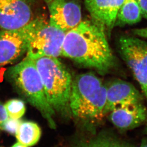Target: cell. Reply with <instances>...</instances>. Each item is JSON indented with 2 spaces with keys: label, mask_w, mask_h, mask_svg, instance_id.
I'll return each mask as SVG.
<instances>
[{
  "label": "cell",
  "mask_w": 147,
  "mask_h": 147,
  "mask_svg": "<svg viewBox=\"0 0 147 147\" xmlns=\"http://www.w3.org/2000/svg\"><path fill=\"white\" fill-rule=\"evenodd\" d=\"M42 21L37 18L18 29L0 31V67L11 64L26 52L30 39Z\"/></svg>",
  "instance_id": "8992f818"
},
{
  "label": "cell",
  "mask_w": 147,
  "mask_h": 147,
  "mask_svg": "<svg viewBox=\"0 0 147 147\" xmlns=\"http://www.w3.org/2000/svg\"><path fill=\"white\" fill-rule=\"evenodd\" d=\"M140 147H147V138H144L142 140Z\"/></svg>",
  "instance_id": "44dd1931"
},
{
  "label": "cell",
  "mask_w": 147,
  "mask_h": 147,
  "mask_svg": "<svg viewBox=\"0 0 147 147\" xmlns=\"http://www.w3.org/2000/svg\"><path fill=\"white\" fill-rule=\"evenodd\" d=\"M50 24L65 33L82 21L80 5L74 0H54L48 3Z\"/></svg>",
  "instance_id": "9c48e42d"
},
{
  "label": "cell",
  "mask_w": 147,
  "mask_h": 147,
  "mask_svg": "<svg viewBox=\"0 0 147 147\" xmlns=\"http://www.w3.org/2000/svg\"><path fill=\"white\" fill-rule=\"evenodd\" d=\"M137 3L140 11L142 16L147 20V0H135Z\"/></svg>",
  "instance_id": "d6986e66"
},
{
  "label": "cell",
  "mask_w": 147,
  "mask_h": 147,
  "mask_svg": "<svg viewBox=\"0 0 147 147\" xmlns=\"http://www.w3.org/2000/svg\"><path fill=\"white\" fill-rule=\"evenodd\" d=\"M9 117L4 105L0 102V129Z\"/></svg>",
  "instance_id": "ac0fdd59"
},
{
  "label": "cell",
  "mask_w": 147,
  "mask_h": 147,
  "mask_svg": "<svg viewBox=\"0 0 147 147\" xmlns=\"http://www.w3.org/2000/svg\"><path fill=\"white\" fill-rule=\"evenodd\" d=\"M65 33L42 20L29 42L26 57L36 60L61 55Z\"/></svg>",
  "instance_id": "52a82bcc"
},
{
  "label": "cell",
  "mask_w": 147,
  "mask_h": 147,
  "mask_svg": "<svg viewBox=\"0 0 147 147\" xmlns=\"http://www.w3.org/2000/svg\"><path fill=\"white\" fill-rule=\"evenodd\" d=\"M33 60L50 105L55 111L68 114L71 112L69 98L73 81L71 74L55 57H43Z\"/></svg>",
  "instance_id": "3957f363"
},
{
  "label": "cell",
  "mask_w": 147,
  "mask_h": 147,
  "mask_svg": "<svg viewBox=\"0 0 147 147\" xmlns=\"http://www.w3.org/2000/svg\"><path fill=\"white\" fill-rule=\"evenodd\" d=\"M109 114L110 121L121 130L135 129L145 122L147 117V110L142 102L127 104Z\"/></svg>",
  "instance_id": "7c38bea8"
},
{
  "label": "cell",
  "mask_w": 147,
  "mask_h": 147,
  "mask_svg": "<svg viewBox=\"0 0 147 147\" xmlns=\"http://www.w3.org/2000/svg\"><path fill=\"white\" fill-rule=\"evenodd\" d=\"M61 55L101 75L108 73L116 65L106 34L92 20L82 21L65 33Z\"/></svg>",
  "instance_id": "6da1fadb"
},
{
  "label": "cell",
  "mask_w": 147,
  "mask_h": 147,
  "mask_svg": "<svg viewBox=\"0 0 147 147\" xmlns=\"http://www.w3.org/2000/svg\"><path fill=\"white\" fill-rule=\"evenodd\" d=\"M79 147H134L115 135L104 133Z\"/></svg>",
  "instance_id": "9a60e30c"
},
{
  "label": "cell",
  "mask_w": 147,
  "mask_h": 147,
  "mask_svg": "<svg viewBox=\"0 0 147 147\" xmlns=\"http://www.w3.org/2000/svg\"><path fill=\"white\" fill-rule=\"evenodd\" d=\"M4 105L9 117L11 119H20L26 112L24 102L20 99H11Z\"/></svg>",
  "instance_id": "2e32d148"
},
{
  "label": "cell",
  "mask_w": 147,
  "mask_h": 147,
  "mask_svg": "<svg viewBox=\"0 0 147 147\" xmlns=\"http://www.w3.org/2000/svg\"><path fill=\"white\" fill-rule=\"evenodd\" d=\"M21 122L19 119H13L9 117L4 122L1 129L8 132L11 134H16Z\"/></svg>",
  "instance_id": "e0dca14e"
},
{
  "label": "cell",
  "mask_w": 147,
  "mask_h": 147,
  "mask_svg": "<svg viewBox=\"0 0 147 147\" xmlns=\"http://www.w3.org/2000/svg\"><path fill=\"white\" fill-rule=\"evenodd\" d=\"M124 0H85L91 20L110 36L115 27L117 12Z\"/></svg>",
  "instance_id": "30bf717a"
},
{
  "label": "cell",
  "mask_w": 147,
  "mask_h": 147,
  "mask_svg": "<svg viewBox=\"0 0 147 147\" xmlns=\"http://www.w3.org/2000/svg\"><path fill=\"white\" fill-rule=\"evenodd\" d=\"M30 0H0V29L16 30L33 20Z\"/></svg>",
  "instance_id": "ba28073f"
},
{
  "label": "cell",
  "mask_w": 147,
  "mask_h": 147,
  "mask_svg": "<svg viewBox=\"0 0 147 147\" xmlns=\"http://www.w3.org/2000/svg\"><path fill=\"white\" fill-rule=\"evenodd\" d=\"M146 131L147 132V127H146Z\"/></svg>",
  "instance_id": "cb8c5ba5"
},
{
  "label": "cell",
  "mask_w": 147,
  "mask_h": 147,
  "mask_svg": "<svg viewBox=\"0 0 147 147\" xmlns=\"http://www.w3.org/2000/svg\"><path fill=\"white\" fill-rule=\"evenodd\" d=\"M19 142L26 147L36 145L41 136L40 127L31 121L21 122L16 133Z\"/></svg>",
  "instance_id": "5bb4252c"
},
{
  "label": "cell",
  "mask_w": 147,
  "mask_h": 147,
  "mask_svg": "<svg viewBox=\"0 0 147 147\" xmlns=\"http://www.w3.org/2000/svg\"><path fill=\"white\" fill-rule=\"evenodd\" d=\"M107 91L106 86L92 73L80 74L73 79L69 107L75 117L88 124L98 123L104 113Z\"/></svg>",
  "instance_id": "7a4b0ae2"
},
{
  "label": "cell",
  "mask_w": 147,
  "mask_h": 147,
  "mask_svg": "<svg viewBox=\"0 0 147 147\" xmlns=\"http://www.w3.org/2000/svg\"><path fill=\"white\" fill-rule=\"evenodd\" d=\"M106 101L104 113L106 115L114 109L127 104L142 102V96L134 86L124 81L116 79L105 85Z\"/></svg>",
  "instance_id": "8fae6325"
},
{
  "label": "cell",
  "mask_w": 147,
  "mask_h": 147,
  "mask_svg": "<svg viewBox=\"0 0 147 147\" xmlns=\"http://www.w3.org/2000/svg\"><path fill=\"white\" fill-rule=\"evenodd\" d=\"M11 147H27L26 146H25L24 145L22 144L20 142H17V143L14 144Z\"/></svg>",
  "instance_id": "7402d4cb"
},
{
  "label": "cell",
  "mask_w": 147,
  "mask_h": 147,
  "mask_svg": "<svg viewBox=\"0 0 147 147\" xmlns=\"http://www.w3.org/2000/svg\"><path fill=\"white\" fill-rule=\"evenodd\" d=\"M142 17L140 8L135 0H124L117 12L115 27L139 23Z\"/></svg>",
  "instance_id": "4fadbf2b"
},
{
  "label": "cell",
  "mask_w": 147,
  "mask_h": 147,
  "mask_svg": "<svg viewBox=\"0 0 147 147\" xmlns=\"http://www.w3.org/2000/svg\"><path fill=\"white\" fill-rule=\"evenodd\" d=\"M44 1H45L47 3H48L51 2V1H54V0H44Z\"/></svg>",
  "instance_id": "603a6c76"
},
{
  "label": "cell",
  "mask_w": 147,
  "mask_h": 147,
  "mask_svg": "<svg viewBox=\"0 0 147 147\" xmlns=\"http://www.w3.org/2000/svg\"><path fill=\"white\" fill-rule=\"evenodd\" d=\"M119 53L131 70L147 101V42L134 37L122 36L117 42Z\"/></svg>",
  "instance_id": "5b68a950"
},
{
  "label": "cell",
  "mask_w": 147,
  "mask_h": 147,
  "mask_svg": "<svg viewBox=\"0 0 147 147\" xmlns=\"http://www.w3.org/2000/svg\"><path fill=\"white\" fill-rule=\"evenodd\" d=\"M8 75L28 101L41 112L52 128H55L53 117L55 111L47 100L34 61L26 57L20 63L10 68Z\"/></svg>",
  "instance_id": "277c9868"
},
{
  "label": "cell",
  "mask_w": 147,
  "mask_h": 147,
  "mask_svg": "<svg viewBox=\"0 0 147 147\" xmlns=\"http://www.w3.org/2000/svg\"><path fill=\"white\" fill-rule=\"evenodd\" d=\"M133 34L138 36L147 38V27L143 28L136 29L132 31Z\"/></svg>",
  "instance_id": "ffe728a7"
}]
</instances>
